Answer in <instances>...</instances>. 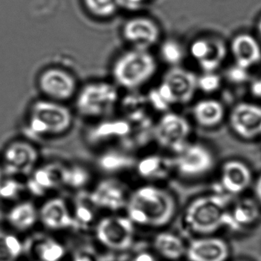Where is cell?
<instances>
[{
  "label": "cell",
  "instance_id": "cell-26",
  "mask_svg": "<svg viewBox=\"0 0 261 261\" xmlns=\"http://www.w3.org/2000/svg\"><path fill=\"white\" fill-rule=\"evenodd\" d=\"M174 166L173 160L169 162L160 155H149L142 159L137 164V171L142 176L146 178H155L163 176L169 169Z\"/></svg>",
  "mask_w": 261,
  "mask_h": 261
},
{
  "label": "cell",
  "instance_id": "cell-4",
  "mask_svg": "<svg viewBox=\"0 0 261 261\" xmlns=\"http://www.w3.org/2000/svg\"><path fill=\"white\" fill-rule=\"evenodd\" d=\"M121 98L120 88L112 81H92L79 88L74 110L82 118L98 121L113 117Z\"/></svg>",
  "mask_w": 261,
  "mask_h": 261
},
{
  "label": "cell",
  "instance_id": "cell-18",
  "mask_svg": "<svg viewBox=\"0 0 261 261\" xmlns=\"http://www.w3.org/2000/svg\"><path fill=\"white\" fill-rule=\"evenodd\" d=\"M251 172L245 163L238 160L226 162L221 168V182L230 194L244 192L251 181Z\"/></svg>",
  "mask_w": 261,
  "mask_h": 261
},
{
  "label": "cell",
  "instance_id": "cell-31",
  "mask_svg": "<svg viewBox=\"0 0 261 261\" xmlns=\"http://www.w3.org/2000/svg\"><path fill=\"white\" fill-rule=\"evenodd\" d=\"M221 85V79L215 72H204L198 77L197 87L206 94H212L219 89Z\"/></svg>",
  "mask_w": 261,
  "mask_h": 261
},
{
  "label": "cell",
  "instance_id": "cell-17",
  "mask_svg": "<svg viewBox=\"0 0 261 261\" xmlns=\"http://www.w3.org/2000/svg\"><path fill=\"white\" fill-rule=\"evenodd\" d=\"M90 200L97 207L117 210L126 204V192L119 181L105 180L89 195Z\"/></svg>",
  "mask_w": 261,
  "mask_h": 261
},
{
  "label": "cell",
  "instance_id": "cell-32",
  "mask_svg": "<svg viewBox=\"0 0 261 261\" xmlns=\"http://www.w3.org/2000/svg\"><path fill=\"white\" fill-rule=\"evenodd\" d=\"M234 215L237 221L243 224L250 223L256 218L257 209L250 201H242L235 207Z\"/></svg>",
  "mask_w": 261,
  "mask_h": 261
},
{
  "label": "cell",
  "instance_id": "cell-41",
  "mask_svg": "<svg viewBox=\"0 0 261 261\" xmlns=\"http://www.w3.org/2000/svg\"><path fill=\"white\" fill-rule=\"evenodd\" d=\"M256 27H257L258 33H259V36H260L261 37V16L259 18V19H258Z\"/></svg>",
  "mask_w": 261,
  "mask_h": 261
},
{
  "label": "cell",
  "instance_id": "cell-7",
  "mask_svg": "<svg viewBox=\"0 0 261 261\" xmlns=\"http://www.w3.org/2000/svg\"><path fill=\"white\" fill-rule=\"evenodd\" d=\"M186 223L193 231L210 233L225 222L227 212L219 198L207 196L195 199L186 209Z\"/></svg>",
  "mask_w": 261,
  "mask_h": 261
},
{
  "label": "cell",
  "instance_id": "cell-9",
  "mask_svg": "<svg viewBox=\"0 0 261 261\" xmlns=\"http://www.w3.org/2000/svg\"><path fill=\"white\" fill-rule=\"evenodd\" d=\"M121 36L128 48L147 50L157 45L161 38L160 25L149 16L137 15L124 21Z\"/></svg>",
  "mask_w": 261,
  "mask_h": 261
},
{
  "label": "cell",
  "instance_id": "cell-38",
  "mask_svg": "<svg viewBox=\"0 0 261 261\" xmlns=\"http://www.w3.org/2000/svg\"><path fill=\"white\" fill-rule=\"evenodd\" d=\"M134 261H155V259L149 253H140L136 256Z\"/></svg>",
  "mask_w": 261,
  "mask_h": 261
},
{
  "label": "cell",
  "instance_id": "cell-19",
  "mask_svg": "<svg viewBox=\"0 0 261 261\" xmlns=\"http://www.w3.org/2000/svg\"><path fill=\"white\" fill-rule=\"evenodd\" d=\"M94 123H96V125L89 131L90 139L93 142L126 138L130 135L133 130L130 123L123 117L121 118L108 117Z\"/></svg>",
  "mask_w": 261,
  "mask_h": 261
},
{
  "label": "cell",
  "instance_id": "cell-40",
  "mask_svg": "<svg viewBox=\"0 0 261 261\" xmlns=\"http://www.w3.org/2000/svg\"><path fill=\"white\" fill-rule=\"evenodd\" d=\"M74 261H93L88 255L80 254L76 256Z\"/></svg>",
  "mask_w": 261,
  "mask_h": 261
},
{
  "label": "cell",
  "instance_id": "cell-1",
  "mask_svg": "<svg viewBox=\"0 0 261 261\" xmlns=\"http://www.w3.org/2000/svg\"><path fill=\"white\" fill-rule=\"evenodd\" d=\"M128 218L136 224L161 227L172 220L175 201L167 191L155 186L137 189L127 201Z\"/></svg>",
  "mask_w": 261,
  "mask_h": 261
},
{
  "label": "cell",
  "instance_id": "cell-20",
  "mask_svg": "<svg viewBox=\"0 0 261 261\" xmlns=\"http://www.w3.org/2000/svg\"><path fill=\"white\" fill-rule=\"evenodd\" d=\"M68 167L60 163L45 165L33 172L31 189L40 193L47 189L59 187L66 182Z\"/></svg>",
  "mask_w": 261,
  "mask_h": 261
},
{
  "label": "cell",
  "instance_id": "cell-13",
  "mask_svg": "<svg viewBox=\"0 0 261 261\" xmlns=\"http://www.w3.org/2000/svg\"><path fill=\"white\" fill-rule=\"evenodd\" d=\"M230 128L244 140L261 137V107L252 103L235 105L229 117Z\"/></svg>",
  "mask_w": 261,
  "mask_h": 261
},
{
  "label": "cell",
  "instance_id": "cell-29",
  "mask_svg": "<svg viewBox=\"0 0 261 261\" xmlns=\"http://www.w3.org/2000/svg\"><path fill=\"white\" fill-rule=\"evenodd\" d=\"M160 56L166 63L175 66L182 61L184 51L176 41L168 39L160 47Z\"/></svg>",
  "mask_w": 261,
  "mask_h": 261
},
{
  "label": "cell",
  "instance_id": "cell-11",
  "mask_svg": "<svg viewBox=\"0 0 261 261\" xmlns=\"http://www.w3.org/2000/svg\"><path fill=\"white\" fill-rule=\"evenodd\" d=\"M176 154L174 167L181 175L189 178L205 175L212 170L215 163L210 149L200 143H188Z\"/></svg>",
  "mask_w": 261,
  "mask_h": 261
},
{
  "label": "cell",
  "instance_id": "cell-6",
  "mask_svg": "<svg viewBox=\"0 0 261 261\" xmlns=\"http://www.w3.org/2000/svg\"><path fill=\"white\" fill-rule=\"evenodd\" d=\"M37 87L43 98L68 103L74 100L80 85L76 76L69 70L51 66L39 73Z\"/></svg>",
  "mask_w": 261,
  "mask_h": 261
},
{
  "label": "cell",
  "instance_id": "cell-5",
  "mask_svg": "<svg viewBox=\"0 0 261 261\" xmlns=\"http://www.w3.org/2000/svg\"><path fill=\"white\" fill-rule=\"evenodd\" d=\"M198 77L192 71L173 67L163 76L160 85L149 92L148 103L158 111H166L172 105L192 101L198 87Z\"/></svg>",
  "mask_w": 261,
  "mask_h": 261
},
{
  "label": "cell",
  "instance_id": "cell-37",
  "mask_svg": "<svg viewBox=\"0 0 261 261\" xmlns=\"http://www.w3.org/2000/svg\"><path fill=\"white\" fill-rule=\"evenodd\" d=\"M252 92L256 97H261V79L255 82L252 85Z\"/></svg>",
  "mask_w": 261,
  "mask_h": 261
},
{
  "label": "cell",
  "instance_id": "cell-34",
  "mask_svg": "<svg viewBox=\"0 0 261 261\" xmlns=\"http://www.w3.org/2000/svg\"><path fill=\"white\" fill-rule=\"evenodd\" d=\"M75 215L76 218H77L79 221L85 224L91 222L94 218V213L91 210V207L85 201L77 204L76 207Z\"/></svg>",
  "mask_w": 261,
  "mask_h": 261
},
{
  "label": "cell",
  "instance_id": "cell-22",
  "mask_svg": "<svg viewBox=\"0 0 261 261\" xmlns=\"http://www.w3.org/2000/svg\"><path fill=\"white\" fill-rule=\"evenodd\" d=\"M195 121L199 126L212 128L224 120L225 109L224 105L215 99H204L195 103L192 109Z\"/></svg>",
  "mask_w": 261,
  "mask_h": 261
},
{
  "label": "cell",
  "instance_id": "cell-2",
  "mask_svg": "<svg viewBox=\"0 0 261 261\" xmlns=\"http://www.w3.org/2000/svg\"><path fill=\"white\" fill-rule=\"evenodd\" d=\"M73 110L67 103L42 98L30 105L25 119L29 134L35 138L48 140L62 137L74 125Z\"/></svg>",
  "mask_w": 261,
  "mask_h": 261
},
{
  "label": "cell",
  "instance_id": "cell-39",
  "mask_svg": "<svg viewBox=\"0 0 261 261\" xmlns=\"http://www.w3.org/2000/svg\"><path fill=\"white\" fill-rule=\"evenodd\" d=\"M255 195L261 204V175L256 180V185H255Z\"/></svg>",
  "mask_w": 261,
  "mask_h": 261
},
{
  "label": "cell",
  "instance_id": "cell-33",
  "mask_svg": "<svg viewBox=\"0 0 261 261\" xmlns=\"http://www.w3.org/2000/svg\"><path fill=\"white\" fill-rule=\"evenodd\" d=\"M88 179V172L83 168L79 166L68 167L65 184L69 185L72 187H81L87 182Z\"/></svg>",
  "mask_w": 261,
  "mask_h": 261
},
{
  "label": "cell",
  "instance_id": "cell-21",
  "mask_svg": "<svg viewBox=\"0 0 261 261\" xmlns=\"http://www.w3.org/2000/svg\"><path fill=\"white\" fill-rule=\"evenodd\" d=\"M41 221L51 229H62L74 225V220L70 215L66 203L62 198H53L42 205Z\"/></svg>",
  "mask_w": 261,
  "mask_h": 261
},
{
  "label": "cell",
  "instance_id": "cell-36",
  "mask_svg": "<svg viewBox=\"0 0 261 261\" xmlns=\"http://www.w3.org/2000/svg\"><path fill=\"white\" fill-rule=\"evenodd\" d=\"M146 0H123V7L134 9L140 7L142 4H144Z\"/></svg>",
  "mask_w": 261,
  "mask_h": 261
},
{
  "label": "cell",
  "instance_id": "cell-14",
  "mask_svg": "<svg viewBox=\"0 0 261 261\" xmlns=\"http://www.w3.org/2000/svg\"><path fill=\"white\" fill-rule=\"evenodd\" d=\"M39 152L30 140H17L10 143L4 152L6 171L8 174L27 175L34 169Z\"/></svg>",
  "mask_w": 261,
  "mask_h": 261
},
{
  "label": "cell",
  "instance_id": "cell-35",
  "mask_svg": "<svg viewBox=\"0 0 261 261\" xmlns=\"http://www.w3.org/2000/svg\"><path fill=\"white\" fill-rule=\"evenodd\" d=\"M247 70L244 69L241 67L236 65V67L229 70L227 77L230 79V82L234 83H242L247 77Z\"/></svg>",
  "mask_w": 261,
  "mask_h": 261
},
{
  "label": "cell",
  "instance_id": "cell-25",
  "mask_svg": "<svg viewBox=\"0 0 261 261\" xmlns=\"http://www.w3.org/2000/svg\"><path fill=\"white\" fill-rule=\"evenodd\" d=\"M37 219V212L32 203L23 202L17 204L10 210L8 220L10 224L19 230H27L31 227Z\"/></svg>",
  "mask_w": 261,
  "mask_h": 261
},
{
  "label": "cell",
  "instance_id": "cell-30",
  "mask_svg": "<svg viewBox=\"0 0 261 261\" xmlns=\"http://www.w3.org/2000/svg\"><path fill=\"white\" fill-rule=\"evenodd\" d=\"M100 166L107 171H117L127 167L132 164L129 157L117 152H109L102 155L100 159Z\"/></svg>",
  "mask_w": 261,
  "mask_h": 261
},
{
  "label": "cell",
  "instance_id": "cell-10",
  "mask_svg": "<svg viewBox=\"0 0 261 261\" xmlns=\"http://www.w3.org/2000/svg\"><path fill=\"white\" fill-rule=\"evenodd\" d=\"M96 235L98 241L108 248L126 250L132 245L134 240V222L128 217H107L97 224Z\"/></svg>",
  "mask_w": 261,
  "mask_h": 261
},
{
  "label": "cell",
  "instance_id": "cell-28",
  "mask_svg": "<svg viewBox=\"0 0 261 261\" xmlns=\"http://www.w3.org/2000/svg\"><path fill=\"white\" fill-rule=\"evenodd\" d=\"M35 251L40 261H59L65 254V249L62 244L51 239L38 243Z\"/></svg>",
  "mask_w": 261,
  "mask_h": 261
},
{
  "label": "cell",
  "instance_id": "cell-15",
  "mask_svg": "<svg viewBox=\"0 0 261 261\" xmlns=\"http://www.w3.org/2000/svg\"><path fill=\"white\" fill-rule=\"evenodd\" d=\"M230 53L238 66L248 70L261 62V47L251 35L240 33L232 39Z\"/></svg>",
  "mask_w": 261,
  "mask_h": 261
},
{
  "label": "cell",
  "instance_id": "cell-23",
  "mask_svg": "<svg viewBox=\"0 0 261 261\" xmlns=\"http://www.w3.org/2000/svg\"><path fill=\"white\" fill-rule=\"evenodd\" d=\"M155 250L166 259H178L186 253L187 247L182 240L173 233H159L155 236L153 242Z\"/></svg>",
  "mask_w": 261,
  "mask_h": 261
},
{
  "label": "cell",
  "instance_id": "cell-12",
  "mask_svg": "<svg viewBox=\"0 0 261 261\" xmlns=\"http://www.w3.org/2000/svg\"><path fill=\"white\" fill-rule=\"evenodd\" d=\"M227 46L216 36L195 39L189 47V53L204 72H215L225 61Z\"/></svg>",
  "mask_w": 261,
  "mask_h": 261
},
{
  "label": "cell",
  "instance_id": "cell-3",
  "mask_svg": "<svg viewBox=\"0 0 261 261\" xmlns=\"http://www.w3.org/2000/svg\"><path fill=\"white\" fill-rule=\"evenodd\" d=\"M157 70L156 59L150 51L127 48L113 61L111 81L120 90L138 92L151 82Z\"/></svg>",
  "mask_w": 261,
  "mask_h": 261
},
{
  "label": "cell",
  "instance_id": "cell-8",
  "mask_svg": "<svg viewBox=\"0 0 261 261\" xmlns=\"http://www.w3.org/2000/svg\"><path fill=\"white\" fill-rule=\"evenodd\" d=\"M192 128L187 119L175 113H165L154 127V138L162 147L178 152L188 144Z\"/></svg>",
  "mask_w": 261,
  "mask_h": 261
},
{
  "label": "cell",
  "instance_id": "cell-24",
  "mask_svg": "<svg viewBox=\"0 0 261 261\" xmlns=\"http://www.w3.org/2000/svg\"><path fill=\"white\" fill-rule=\"evenodd\" d=\"M87 13L94 19L107 20L114 17L123 7V0H83Z\"/></svg>",
  "mask_w": 261,
  "mask_h": 261
},
{
  "label": "cell",
  "instance_id": "cell-16",
  "mask_svg": "<svg viewBox=\"0 0 261 261\" xmlns=\"http://www.w3.org/2000/svg\"><path fill=\"white\" fill-rule=\"evenodd\" d=\"M186 254L190 261H225L229 248L219 238H200L191 242Z\"/></svg>",
  "mask_w": 261,
  "mask_h": 261
},
{
  "label": "cell",
  "instance_id": "cell-27",
  "mask_svg": "<svg viewBox=\"0 0 261 261\" xmlns=\"http://www.w3.org/2000/svg\"><path fill=\"white\" fill-rule=\"evenodd\" d=\"M22 250V244L16 235L0 229V261H16Z\"/></svg>",
  "mask_w": 261,
  "mask_h": 261
}]
</instances>
